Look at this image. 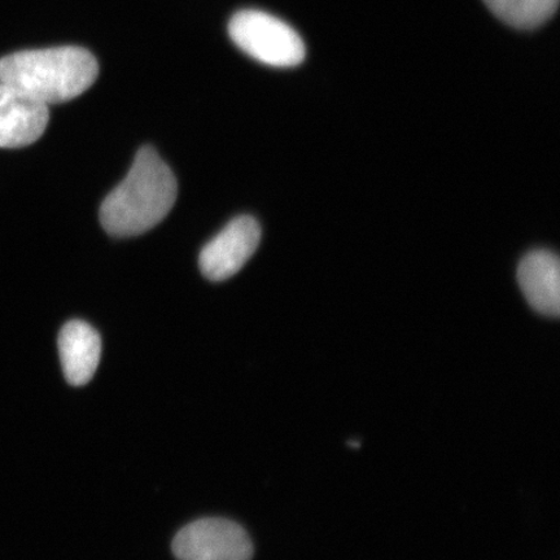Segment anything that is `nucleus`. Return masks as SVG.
<instances>
[{"label": "nucleus", "instance_id": "obj_1", "mask_svg": "<svg viewBox=\"0 0 560 560\" xmlns=\"http://www.w3.org/2000/svg\"><path fill=\"white\" fill-rule=\"evenodd\" d=\"M177 194V179L171 167L152 147L144 145L129 174L103 201L102 226L117 237L143 234L170 214Z\"/></svg>", "mask_w": 560, "mask_h": 560}, {"label": "nucleus", "instance_id": "obj_2", "mask_svg": "<svg viewBox=\"0 0 560 560\" xmlns=\"http://www.w3.org/2000/svg\"><path fill=\"white\" fill-rule=\"evenodd\" d=\"M97 74L93 54L75 46L20 51L0 59V82L46 105L74 100L94 85Z\"/></svg>", "mask_w": 560, "mask_h": 560}, {"label": "nucleus", "instance_id": "obj_3", "mask_svg": "<svg viewBox=\"0 0 560 560\" xmlns=\"http://www.w3.org/2000/svg\"><path fill=\"white\" fill-rule=\"evenodd\" d=\"M229 33L241 50L264 65L290 68L305 58L304 42L296 31L262 11L237 12L230 21Z\"/></svg>", "mask_w": 560, "mask_h": 560}, {"label": "nucleus", "instance_id": "obj_4", "mask_svg": "<svg viewBox=\"0 0 560 560\" xmlns=\"http://www.w3.org/2000/svg\"><path fill=\"white\" fill-rule=\"evenodd\" d=\"M173 552L178 560H252L254 545L240 524L208 517L182 528Z\"/></svg>", "mask_w": 560, "mask_h": 560}, {"label": "nucleus", "instance_id": "obj_5", "mask_svg": "<svg viewBox=\"0 0 560 560\" xmlns=\"http://www.w3.org/2000/svg\"><path fill=\"white\" fill-rule=\"evenodd\" d=\"M261 240V229L249 215L236 217L202 248L199 265L202 276L222 282L240 272Z\"/></svg>", "mask_w": 560, "mask_h": 560}, {"label": "nucleus", "instance_id": "obj_6", "mask_svg": "<svg viewBox=\"0 0 560 560\" xmlns=\"http://www.w3.org/2000/svg\"><path fill=\"white\" fill-rule=\"evenodd\" d=\"M48 120V105L0 82V149H21L37 142Z\"/></svg>", "mask_w": 560, "mask_h": 560}, {"label": "nucleus", "instance_id": "obj_7", "mask_svg": "<svg viewBox=\"0 0 560 560\" xmlns=\"http://www.w3.org/2000/svg\"><path fill=\"white\" fill-rule=\"evenodd\" d=\"M517 279L529 305L548 317L560 312V266L549 250H535L525 256L517 269Z\"/></svg>", "mask_w": 560, "mask_h": 560}, {"label": "nucleus", "instance_id": "obj_8", "mask_svg": "<svg viewBox=\"0 0 560 560\" xmlns=\"http://www.w3.org/2000/svg\"><path fill=\"white\" fill-rule=\"evenodd\" d=\"M58 346L69 384L80 387L93 380L102 355V339L93 327L82 320L68 322L61 328Z\"/></svg>", "mask_w": 560, "mask_h": 560}, {"label": "nucleus", "instance_id": "obj_9", "mask_svg": "<svg viewBox=\"0 0 560 560\" xmlns=\"http://www.w3.org/2000/svg\"><path fill=\"white\" fill-rule=\"evenodd\" d=\"M494 15L517 30H532L549 20L559 0H485Z\"/></svg>", "mask_w": 560, "mask_h": 560}]
</instances>
